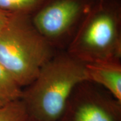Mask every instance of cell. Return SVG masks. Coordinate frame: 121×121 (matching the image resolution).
Masks as SVG:
<instances>
[{
  "instance_id": "cell-10",
  "label": "cell",
  "mask_w": 121,
  "mask_h": 121,
  "mask_svg": "<svg viewBox=\"0 0 121 121\" xmlns=\"http://www.w3.org/2000/svg\"><path fill=\"white\" fill-rule=\"evenodd\" d=\"M11 14L12 13H9L2 10H0V30L3 28V26H4L5 24L8 21Z\"/></svg>"
},
{
  "instance_id": "cell-11",
  "label": "cell",
  "mask_w": 121,
  "mask_h": 121,
  "mask_svg": "<svg viewBox=\"0 0 121 121\" xmlns=\"http://www.w3.org/2000/svg\"><path fill=\"white\" fill-rule=\"evenodd\" d=\"M27 121H30V120H27Z\"/></svg>"
},
{
  "instance_id": "cell-4",
  "label": "cell",
  "mask_w": 121,
  "mask_h": 121,
  "mask_svg": "<svg viewBox=\"0 0 121 121\" xmlns=\"http://www.w3.org/2000/svg\"><path fill=\"white\" fill-rule=\"evenodd\" d=\"M96 0H48L31 15L35 28L56 51H66Z\"/></svg>"
},
{
  "instance_id": "cell-9",
  "label": "cell",
  "mask_w": 121,
  "mask_h": 121,
  "mask_svg": "<svg viewBox=\"0 0 121 121\" xmlns=\"http://www.w3.org/2000/svg\"><path fill=\"white\" fill-rule=\"evenodd\" d=\"M28 114L22 99L0 108V121H27Z\"/></svg>"
},
{
  "instance_id": "cell-8",
  "label": "cell",
  "mask_w": 121,
  "mask_h": 121,
  "mask_svg": "<svg viewBox=\"0 0 121 121\" xmlns=\"http://www.w3.org/2000/svg\"><path fill=\"white\" fill-rule=\"evenodd\" d=\"M48 0H0V10L9 13L32 15Z\"/></svg>"
},
{
  "instance_id": "cell-2",
  "label": "cell",
  "mask_w": 121,
  "mask_h": 121,
  "mask_svg": "<svg viewBox=\"0 0 121 121\" xmlns=\"http://www.w3.org/2000/svg\"><path fill=\"white\" fill-rule=\"evenodd\" d=\"M57 51L35 28L31 15L12 13L0 30V63L23 89Z\"/></svg>"
},
{
  "instance_id": "cell-3",
  "label": "cell",
  "mask_w": 121,
  "mask_h": 121,
  "mask_svg": "<svg viewBox=\"0 0 121 121\" xmlns=\"http://www.w3.org/2000/svg\"><path fill=\"white\" fill-rule=\"evenodd\" d=\"M66 51L84 63L121 60L119 0H96Z\"/></svg>"
},
{
  "instance_id": "cell-7",
  "label": "cell",
  "mask_w": 121,
  "mask_h": 121,
  "mask_svg": "<svg viewBox=\"0 0 121 121\" xmlns=\"http://www.w3.org/2000/svg\"><path fill=\"white\" fill-rule=\"evenodd\" d=\"M23 88L0 63V108L22 99Z\"/></svg>"
},
{
  "instance_id": "cell-5",
  "label": "cell",
  "mask_w": 121,
  "mask_h": 121,
  "mask_svg": "<svg viewBox=\"0 0 121 121\" xmlns=\"http://www.w3.org/2000/svg\"><path fill=\"white\" fill-rule=\"evenodd\" d=\"M59 121H121V102L85 81L75 88Z\"/></svg>"
},
{
  "instance_id": "cell-6",
  "label": "cell",
  "mask_w": 121,
  "mask_h": 121,
  "mask_svg": "<svg viewBox=\"0 0 121 121\" xmlns=\"http://www.w3.org/2000/svg\"><path fill=\"white\" fill-rule=\"evenodd\" d=\"M87 81L102 87L121 102V60H105L85 63Z\"/></svg>"
},
{
  "instance_id": "cell-1",
  "label": "cell",
  "mask_w": 121,
  "mask_h": 121,
  "mask_svg": "<svg viewBox=\"0 0 121 121\" xmlns=\"http://www.w3.org/2000/svg\"><path fill=\"white\" fill-rule=\"evenodd\" d=\"M85 81V63L66 51H58L23 89L28 120L59 121L75 88Z\"/></svg>"
}]
</instances>
